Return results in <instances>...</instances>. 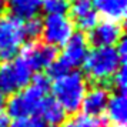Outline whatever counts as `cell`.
<instances>
[{
	"label": "cell",
	"mask_w": 127,
	"mask_h": 127,
	"mask_svg": "<svg viewBox=\"0 0 127 127\" xmlns=\"http://www.w3.org/2000/svg\"><path fill=\"white\" fill-rule=\"evenodd\" d=\"M6 101H7V100H6V96L0 93V111H3V109L6 107Z\"/></svg>",
	"instance_id": "7402d4cb"
},
{
	"label": "cell",
	"mask_w": 127,
	"mask_h": 127,
	"mask_svg": "<svg viewBox=\"0 0 127 127\" xmlns=\"http://www.w3.org/2000/svg\"><path fill=\"white\" fill-rule=\"evenodd\" d=\"M10 120H9V116L4 111H0V127H9Z\"/></svg>",
	"instance_id": "44dd1931"
},
{
	"label": "cell",
	"mask_w": 127,
	"mask_h": 127,
	"mask_svg": "<svg viewBox=\"0 0 127 127\" xmlns=\"http://www.w3.org/2000/svg\"><path fill=\"white\" fill-rule=\"evenodd\" d=\"M49 80L44 76H37L20 92L14 93L6 101L9 117L13 119H24L34 117L39 114L43 101L49 97Z\"/></svg>",
	"instance_id": "6da1fadb"
},
{
	"label": "cell",
	"mask_w": 127,
	"mask_h": 127,
	"mask_svg": "<svg viewBox=\"0 0 127 127\" xmlns=\"http://www.w3.org/2000/svg\"><path fill=\"white\" fill-rule=\"evenodd\" d=\"M4 9H6V1L4 0H0V17H1V14L4 12Z\"/></svg>",
	"instance_id": "603a6c76"
},
{
	"label": "cell",
	"mask_w": 127,
	"mask_h": 127,
	"mask_svg": "<svg viewBox=\"0 0 127 127\" xmlns=\"http://www.w3.org/2000/svg\"><path fill=\"white\" fill-rule=\"evenodd\" d=\"M43 22L41 36L44 43L52 47H63L67 40L74 34V24L67 14L59 16H46Z\"/></svg>",
	"instance_id": "52a82bcc"
},
{
	"label": "cell",
	"mask_w": 127,
	"mask_h": 127,
	"mask_svg": "<svg viewBox=\"0 0 127 127\" xmlns=\"http://www.w3.org/2000/svg\"><path fill=\"white\" fill-rule=\"evenodd\" d=\"M26 40L23 22L12 16L0 17V60L9 62L17 57Z\"/></svg>",
	"instance_id": "5b68a950"
},
{
	"label": "cell",
	"mask_w": 127,
	"mask_h": 127,
	"mask_svg": "<svg viewBox=\"0 0 127 127\" xmlns=\"http://www.w3.org/2000/svg\"><path fill=\"white\" fill-rule=\"evenodd\" d=\"M24 24V33H26V39L30 40H36L39 36H41V29H43V22L39 17L30 19L27 22H23Z\"/></svg>",
	"instance_id": "ac0fdd59"
},
{
	"label": "cell",
	"mask_w": 127,
	"mask_h": 127,
	"mask_svg": "<svg viewBox=\"0 0 127 127\" xmlns=\"http://www.w3.org/2000/svg\"><path fill=\"white\" fill-rule=\"evenodd\" d=\"M106 119L110 126L113 127H126L127 120V100L124 93L116 92L113 96H110L107 107H106Z\"/></svg>",
	"instance_id": "7c38bea8"
},
{
	"label": "cell",
	"mask_w": 127,
	"mask_h": 127,
	"mask_svg": "<svg viewBox=\"0 0 127 127\" xmlns=\"http://www.w3.org/2000/svg\"><path fill=\"white\" fill-rule=\"evenodd\" d=\"M9 127H46L37 117H24V119H13Z\"/></svg>",
	"instance_id": "ffe728a7"
},
{
	"label": "cell",
	"mask_w": 127,
	"mask_h": 127,
	"mask_svg": "<svg viewBox=\"0 0 127 127\" xmlns=\"http://www.w3.org/2000/svg\"><path fill=\"white\" fill-rule=\"evenodd\" d=\"M87 89V79L77 70H70L59 77H54L52 83L53 98L62 106L66 114H76L81 110Z\"/></svg>",
	"instance_id": "7a4b0ae2"
},
{
	"label": "cell",
	"mask_w": 127,
	"mask_h": 127,
	"mask_svg": "<svg viewBox=\"0 0 127 127\" xmlns=\"http://www.w3.org/2000/svg\"><path fill=\"white\" fill-rule=\"evenodd\" d=\"M46 127H47V126H46Z\"/></svg>",
	"instance_id": "cb8c5ba5"
},
{
	"label": "cell",
	"mask_w": 127,
	"mask_h": 127,
	"mask_svg": "<svg viewBox=\"0 0 127 127\" xmlns=\"http://www.w3.org/2000/svg\"><path fill=\"white\" fill-rule=\"evenodd\" d=\"M97 14H101L107 20L120 22L126 16L127 0H93Z\"/></svg>",
	"instance_id": "9a60e30c"
},
{
	"label": "cell",
	"mask_w": 127,
	"mask_h": 127,
	"mask_svg": "<svg viewBox=\"0 0 127 127\" xmlns=\"http://www.w3.org/2000/svg\"><path fill=\"white\" fill-rule=\"evenodd\" d=\"M7 9L10 12L9 16L20 22H27L37 17L41 10V0H9Z\"/></svg>",
	"instance_id": "4fadbf2b"
},
{
	"label": "cell",
	"mask_w": 127,
	"mask_h": 127,
	"mask_svg": "<svg viewBox=\"0 0 127 127\" xmlns=\"http://www.w3.org/2000/svg\"><path fill=\"white\" fill-rule=\"evenodd\" d=\"M113 86L116 87L117 93H124L126 92V84H127V74H126V64L121 66L120 69L116 71V74L113 76Z\"/></svg>",
	"instance_id": "d6986e66"
},
{
	"label": "cell",
	"mask_w": 127,
	"mask_h": 127,
	"mask_svg": "<svg viewBox=\"0 0 127 127\" xmlns=\"http://www.w3.org/2000/svg\"><path fill=\"white\" fill-rule=\"evenodd\" d=\"M33 71L24 63L22 57L3 62L0 64V93L4 96H13L33 80Z\"/></svg>",
	"instance_id": "8992f818"
},
{
	"label": "cell",
	"mask_w": 127,
	"mask_h": 127,
	"mask_svg": "<svg viewBox=\"0 0 127 127\" xmlns=\"http://www.w3.org/2000/svg\"><path fill=\"white\" fill-rule=\"evenodd\" d=\"M69 10L73 24L83 32H90L98 22L93 0H71L69 1Z\"/></svg>",
	"instance_id": "30bf717a"
},
{
	"label": "cell",
	"mask_w": 127,
	"mask_h": 127,
	"mask_svg": "<svg viewBox=\"0 0 127 127\" xmlns=\"http://www.w3.org/2000/svg\"><path fill=\"white\" fill-rule=\"evenodd\" d=\"M19 57L24 60V63L30 67L33 73L47 70L57 59V50L40 41H32L23 46L19 53Z\"/></svg>",
	"instance_id": "ba28073f"
},
{
	"label": "cell",
	"mask_w": 127,
	"mask_h": 127,
	"mask_svg": "<svg viewBox=\"0 0 127 127\" xmlns=\"http://www.w3.org/2000/svg\"><path fill=\"white\" fill-rule=\"evenodd\" d=\"M94 47H116L123 39V24L120 22H113L104 19L90 30L87 37Z\"/></svg>",
	"instance_id": "9c48e42d"
},
{
	"label": "cell",
	"mask_w": 127,
	"mask_h": 127,
	"mask_svg": "<svg viewBox=\"0 0 127 127\" xmlns=\"http://www.w3.org/2000/svg\"><path fill=\"white\" fill-rule=\"evenodd\" d=\"M41 10L47 16H59L69 12V0H41Z\"/></svg>",
	"instance_id": "e0dca14e"
},
{
	"label": "cell",
	"mask_w": 127,
	"mask_h": 127,
	"mask_svg": "<svg viewBox=\"0 0 127 127\" xmlns=\"http://www.w3.org/2000/svg\"><path fill=\"white\" fill-rule=\"evenodd\" d=\"M41 123L47 127H59L66 121V111L53 97H47L39 110Z\"/></svg>",
	"instance_id": "5bb4252c"
},
{
	"label": "cell",
	"mask_w": 127,
	"mask_h": 127,
	"mask_svg": "<svg viewBox=\"0 0 127 127\" xmlns=\"http://www.w3.org/2000/svg\"><path fill=\"white\" fill-rule=\"evenodd\" d=\"M110 98V93L104 86H93L87 89L86 96L83 98L81 110L83 114L90 116V117H100L106 111L107 103Z\"/></svg>",
	"instance_id": "8fae6325"
},
{
	"label": "cell",
	"mask_w": 127,
	"mask_h": 127,
	"mask_svg": "<svg viewBox=\"0 0 127 127\" xmlns=\"http://www.w3.org/2000/svg\"><path fill=\"white\" fill-rule=\"evenodd\" d=\"M124 64L126 62L121 60L116 47H93L83 63V69L90 80L103 83L111 80L116 71Z\"/></svg>",
	"instance_id": "3957f363"
},
{
	"label": "cell",
	"mask_w": 127,
	"mask_h": 127,
	"mask_svg": "<svg viewBox=\"0 0 127 127\" xmlns=\"http://www.w3.org/2000/svg\"><path fill=\"white\" fill-rule=\"evenodd\" d=\"M90 52V41L84 33H74L70 37L67 43L63 46L60 57L49 67V76L54 79L64 74L66 71L76 70L83 66L87 54Z\"/></svg>",
	"instance_id": "277c9868"
},
{
	"label": "cell",
	"mask_w": 127,
	"mask_h": 127,
	"mask_svg": "<svg viewBox=\"0 0 127 127\" xmlns=\"http://www.w3.org/2000/svg\"><path fill=\"white\" fill-rule=\"evenodd\" d=\"M62 127H110L106 117H90L86 114H77L73 119L64 121Z\"/></svg>",
	"instance_id": "2e32d148"
}]
</instances>
